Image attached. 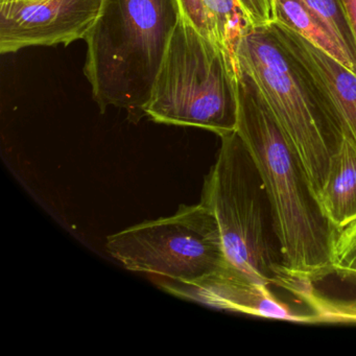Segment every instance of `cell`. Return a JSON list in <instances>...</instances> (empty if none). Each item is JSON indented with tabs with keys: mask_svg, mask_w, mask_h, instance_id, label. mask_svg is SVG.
I'll return each mask as SVG.
<instances>
[{
	"mask_svg": "<svg viewBox=\"0 0 356 356\" xmlns=\"http://www.w3.org/2000/svg\"><path fill=\"white\" fill-rule=\"evenodd\" d=\"M180 19L177 0H102L84 66L102 112L143 113Z\"/></svg>",
	"mask_w": 356,
	"mask_h": 356,
	"instance_id": "2",
	"label": "cell"
},
{
	"mask_svg": "<svg viewBox=\"0 0 356 356\" xmlns=\"http://www.w3.org/2000/svg\"><path fill=\"white\" fill-rule=\"evenodd\" d=\"M341 3L347 14L352 32L356 39V0H341Z\"/></svg>",
	"mask_w": 356,
	"mask_h": 356,
	"instance_id": "17",
	"label": "cell"
},
{
	"mask_svg": "<svg viewBox=\"0 0 356 356\" xmlns=\"http://www.w3.org/2000/svg\"><path fill=\"white\" fill-rule=\"evenodd\" d=\"M102 0H26L0 3V53L70 45L86 38Z\"/></svg>",
	"mask_w": 356,
	"mask_h": 356,
	"instance_id": "7",
	"label": "cell"
},
{
	"mask_svg": "<svg viewBox=\"0 0 356 356\" xmlns=\"http://www.w3.org/2000/svg\"><path fill=\"white\" fill-rule=\"evenodd\" d=\"M106 248L127 270L170 282H195L228 264L218 220L204 201L115 233Z\"/></svg>",
	"mask_w": 356,
	"mask_h": 356,
	"instance_id": "6",
	"label": "cell"
},
{
	"mask_svg": "<svg viewBox=\"0 0 356 356\" xmlns=\"http://www.w3.org/2000/svg\"><path fill=\"white\" fill-rule=\"evenodd\" d=\"M318 17L356 61V39L341 0H298Z\"/></svg>",
	"mask_w": 356,
	"mask_h": 356,
	"instance_id": "14",
	"label": "cell"
},
{
	"mask_svg": "<svg viewBox=\"0 0 356 356\" xmlns=\"http://www.w3.org/2000/svg\"><path fill=\"white\" fill-rule=\"evenodd\" d=\"M5 1H26V0H0V3H5Z\"/></svg>",
	"mask_w": 356,
	"mask_h": 356,
	"instance_id": "18",
	"label": "cell"
},
{
	"mask_svg": "<svg viewBox=\"0 0 356 356\" xmlns=\"http://www.w3.org/2000/svg\"><path fill=\"white\" fill-rule=\"evenodd\" d=\"M279 42L307 72L343 126L345 138L356 145V74L282 22L270 24Z\"/></svg>",
	"mask_w": 356,
	"mask_h": 356,
	"instance_id": "9",
	"label": "cell"
},
{
	"mask_svg": "<svg viewBox=\"0 0 356 356\" xmlns=\"http://www.w3.org/2000/svg\"><path fill=\"white\" fill-rule=\"evenodd\" d=\"M237 128L264 181L285 270L301 282L332 274L337 229L323 210L303 165L253 81L239 72Z\"/></svg>",
	"mask_w": 356,
	"mask_h": 356,
	"instance_id": "1",
	"label": "cell"
},
{
	"mask_svg": "<svg viewBox=\"0 0 356 356\" xmlns=\"http://www.w3.org/2000/svg\"><path fill=\"white\" fill-rule=\"evenodd\" d=\"M203 200L216 216L229 264L293 293L304 282L283 266L272 206L257 165L236 131L222 135Z\"/></svg>",
	"mask_w": 356,
	"mask_h": 356,
	"instance_id": "4",
	"label": "cell"
},
{
	"mask_svg": "<svg viewBox=\"0 0 356 356\" xmlns=\"http://www.w3.org/2000/svg\"><path fill=\"white\" fill-rule=\"evenodd\" d=\"M316 316L318 323H356V299H335L318 293L314 283H304L293 291Z\"/></svg>",
	"mask_w": 356,
	"mask_h": 356,
	"instance_id": "13",
	"label": "cell"
},
{
	"mask_svg": "<svg viewBox=\"0 0 356 356\" xmlns=\"http://www.w3.org/2000/svg\"><path fill=\"white\" fill-rule=\"evenodd\" d=\"M236 56L239 72L248 74L261 93L318 199L345 139L341 122L270 26L249 31Z\"/></svg>",
	"mask_w": 356,
	"mask_h": 356,
	"instance_id": "3",
	"label": "cell"
},
{
	"mask_svg": "<svg viewBox=\"0 0 356 356\" xmlns=\"http://www.w3.org/2000/svg\"><path fill=\"white\" fill-rule=\"evenodd\" d=\"M275 22H282L356 74V61L324 24L298 0H274Z\"/></svg>",
	"mask_w": 356,
	"mask_h": 356,
	"instance_id": "12",
	"label": "cell"
},
{
	"mask_svg": "<svg viewBox=\"0 0 356 356\" xmlns=\"http://www.w3.org/2000/svg\"><path fill=\"white\" fill-rule=\"evenodd\" d=\"M181 19L227 54L239 70L237 49L254 28L238 0H177Z\"/></svg>",
	"mask_w": 356,
	"mask_h": 356,
	"instance_id": "10",
	"label": "cell"
},
{
	"mask_svg": "<svg viewBox=\"0 0 356 356\" xmlns=\"http://www.w3.org/2000/svg\"><path fill=\"white\" fill-rule=\"evenodd\" d=\"M254 28L270 26L276 20L274 0H238Z\"/></svg>",
	"mask_w": 356,
	"mask_h": 356,
	"instance_id": "16",
	"label": "cell"
},
{
	"mask_svg": "<svg viewBox=\"0 0 356 356\" xmlns=\"http://www.w3.org/2000/svg\"><path fill=\"white\" fill-rule=\"evenodd\" d=\"M239 72L216 43L180 19L143 113L158 124L218 136L237 128Z\"/></svg>",
	"mask_w": 356,
	"mask_h": 356,
	"instance_id": "5",
	"label": "cell"
},
{
	"mask_svg": "<svg viewBox=\"0 0 356 356\" xmlns=\"http://www.w3.org/2000/svg\"><path fill=\"white\" fill-rule=\"evenodd\" d=\"M162 289L200 303L250 316L296 323H318L314 314L296 312L277 299L270 285L227 264L218 272L193 283L158 279Z\"/></svg>",
	"mask_w": 356,
	"mask_h": 356,
	"instance_id": "8",
	"label": "cell"
},
{
	"mask_svg": "<svg viewBox=\"0 0 356 356\" xmlns=\"http://www.w3.org/2000/svg\"><path fill=\"white\" fill-rule=\"evenodd\" d=\"M333 273L356 284V220L337 229L331 252Z\"/></svg>",
	"mask_w": 356,
	"mask_h": 356,
	"instance_id": "15",
	"label": "cell"
},
{
	"mask_svg": "<svg viewBox=\"0 0 356 356\" xmlns=\"http://www.w3.org/2000/svg\"><path fill=\"white\" fill-rule=\"evenodd\" d=\"M318 200L335 228L356 220V145L347 138L331 161Z\"/></svg>",
	"mask_w": 356,
	"mask_h": 356,
	"instance_id": "11",
	"label": "cell"
}]
</instances>
